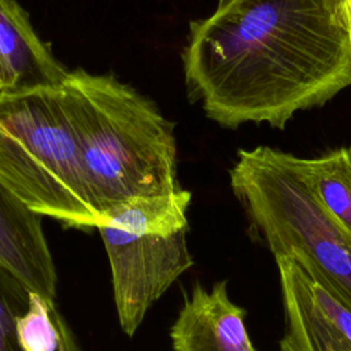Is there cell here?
Listing matches in <instances>:
<instances>
[{
  "label": "cell",
  "instance_id": "2",
  "mask_svg": "<svg viewBox=\"0 0 351 351\" xmlns=\"http://www.w3.org/2000/svg\"><path fill=\"white\" fill-rule=\"evenodd\" d=\"M64 101L97 223L123 202L178 191L174 123L112 73L69 70Z\"/></svg>",
  "mask_w": 351,
  "mask_h": 351
},
{
  "label": "cell",
  "instance_id": "1",
  "mask_svg": "<svg viewBox=\"0 0 351 351\" xmlns=\"http://www.w3.org/2000/svg\"><path fill=\"white\" fill-rule=\"evenodd\" d=\"M182 64L191 101L211 121L284 129L351 85V34L333 0H219L189 23Z\"/></svg>",
  "mask_w": 351,
  "mask_h": 351
},
{
  "label": "cell",
  "instance_id": "14",
  "mask_svg": "<svg viewBox=\"0 0 351 351\" xmlns=\"http://www.w3.org/2000/svg\"><path fill=\"white\" fill-rule=\"evenodd\" d=\"M3 89V81H1V73H0V90Z\"/></svg>",
  "mask_w": 351,
  "mask_h": 351
},
{
  "label": "cell",
  "instance_id": "11",
  "mask_svg": "<svg viewBox=\"0 0 351 351\" xmlns=\"http://www.w3.org/2000/svg\"><path fill=\"white\" fill-rule=\"evenodd\" d=\"M16 333L22 351H81L55 300L34 292L27 313L18 319Z\"/></svg>",
  "mask_w": 351,
  "mask_h": 351
},
{
  "label": "cell",
  "instance_id": "8",
  "mask_svg": "<svg viewBox=\"0 0 351 351\" xmlns=\"http://www.w3.org/2000/svg\"><path fill=\"white\" fill-rule=\"evenodd\" d=\"M43 218L0 184V263L30 292L55 300L58 274Z\"/></svg>",
  "mask_w": 351,
  "mask_h": 351
},
{
  "label": "cell",
  "instance_id": "13",
  "mask_svg": "<svg viewBox=\"0 0 351 351\" xmlns=\"http://www.w3.org/2000/svg\"><path fill=\"white\" fill-rule=\"evenodd\" d=\"M333 7L337 19L351 34V0H333Z\"/></svg>",
  "mask_w": 351,
  "mask_h": 351
},
{
  "label": "cell",
  "instance_id": "3",
  "mask_svg": "<svg viewBox=\"0 0 351 351\" xmlns=\"http://www.w3.org/2000/svg\"><path fill=\"white\" fill-rule=\"evenodd\" d=\"M0 184L66 228H97L63 82L0 90Z\"/></svg>",
  "mask_w": 351,
  "mask_h": 351
},
{
  "label": "cell",
  "instance_id": "6",
  "mask_svg": "<svg viewBox=\"0 0 351 351\" xmlns=\"http://www.w3.org/2000/svg\"><path fill=\"white\" fill-rule=\"evenodd\" d=\"M274 261L285 318L278 351H351V308L296 259Z\"/></svg>",
  "mask_w": 351,
  "mask_h": 351
},
{
  "label": "cell",
  "instance_id": "4",
  "mask_svg": "<svg viewBox=\"0 0 351 351\" xmlns=\"http://www.w3.org/2000/svg\"><path fill=\"white\" fill-rule=\"evenodd\" d=\"M229 181L273 256L296 259L351 308V236L314 199L291 154L267 145L240 149Z\"/></svg>",
  "mask_w": 351,
  "mask_h": 351
},
{
  "label": "cell",
  "instance_id": "7",
  "mask_svg": "<svg viewBox=\"0 0 351 351\" xmlns=\"http://www.w3.org/2000/svg\"><path fill=\"white\" fill-rule=\"evenodd\" d=\"M247 310L232 302L228 281L210 289L196 281L184 295L182 307L170 328L174 351H258L245 326Z\"/></svg>",
  "mask_w": 351,
  "mask_h": 351
},
{
  "label": "cell",
  "instance_id": "12",
  "mask_svg": "<svg viewBox=\"0 0 351 351\" xmlns=\"http://www.w3.org/2000/svg\"><path fill=\"white\" fill-rule=\"evenodd\" d=\"M30 291L0 263V351H22L16 325L30 307Z\"/></svg>",
  "mask_w": 351,
  "mask_h": 351
},
{
  "label": "cell",
  "instance_id": "9",
  "mask_svg": "<svg viewBox=\"0 0 351 351\" xmlns=\"http://www.w3.org/2000/svg\"><path fill=\"white\" fill-rule=\"evenodd\" d=\"M0 73L3 89L56 85L69 73L18 0H0Z\"/></svg>",
  "mask_w": 351,
  "mask_h": 351
},
{
  "label": "cell",
  "instance_id": "10",
  "mask_svg": "<svg viewBox=\"0 0 351 351\" xmlns=\"http://www.w3.org/2000/svg\"><path fill=\"white\" fill-rule=\"evenodd\" d=\"M292 165L324 211L351 236V147L315 158L291 154Z\"/></svg>",
  "mask_w": 351,
  "mask_h": 351
},
{
  "label": "cell",
  "instance_id": "5",
  "mask_svg": "<svg viewBox=\"0 0 351 351\" xmlns=\"http://www.w3.org/2000/svg\"><path fill=\"white\" fill-rule=\"evenodd\" d=\"M192 193L137 197L111 207L97 223L107 252L118 322L132 337L148 310L193 266L186 233Z\"/></svg>",
  "mask_w": 351,
  "mask_h": 351
}]
</instances>
